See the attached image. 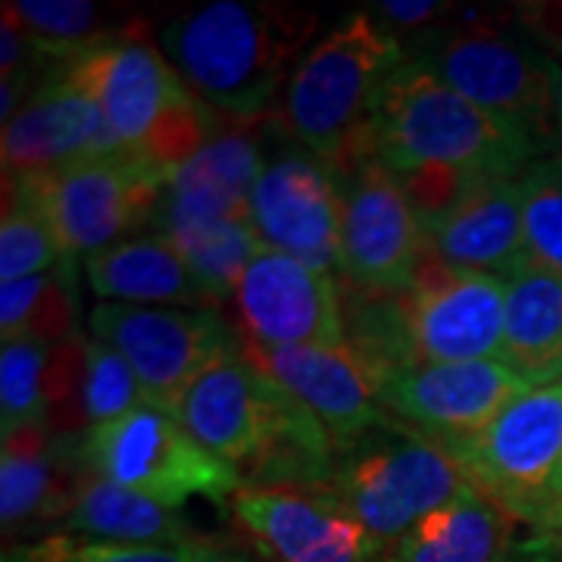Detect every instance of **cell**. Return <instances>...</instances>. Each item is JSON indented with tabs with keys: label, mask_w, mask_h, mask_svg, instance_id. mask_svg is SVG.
Returning <instances> with one entry per match:
<instances>
[{
	"label": "cell",
	"mask_w": 562,
	"mask_h": 562,
	"mask_svg": "<svg viewBox=\"0 0 562 562\" xmlns=\"http://www.w3.org/2000/svg\"><path fill=\"white\" fill-rule=\"evenodd\" d=\"M435 257L497 279L528 266L522 181L491 176L479 181L450 213L425 228Z\"/></svg>",
	"instance_id": "20"
},
{
	"label": "cell",
	"mask_w": 562,
	"mask_h": 562,
	"mask_svg": "<svg viewBox=\"0 0 562 562\" xmlns=\"http://www.w3.org/2000/svg\"><path fill=\"white\" fill-rule=\"evenodd\" d=\"M241 357L281 384L325 425L335 450L382 428L387 416L379 384L360 353L341 347H257L241 341Z\"/></svg>",
	"instance_id": "17"
},
{
	"label": "cell",
	"mask_w": 562,
	"mask_h": 562,
	"mask_svg": "<svg viewBox=\"0 0 562 562\" xmlns=\"http://www.w3.org/2000/svg\"><path fill=\"white\" fill-rule=\"evenodd\" d=\"M441 447L501 506L541 509L562 462V382L528 387L482 435Z\"/></svg>",
	"instance_id": "12"
},
{
	"label": "cell",
	"mask_w": 562,
	"mask_h": 562,
	"mask_svg": "<svg viewBox=\"0 0 562 562\" xmlns=\"http://www.w3.org/2000/svg\"><path fill=\"white\" fill-rule=\"evenodd\" d=\"M387 416L438 443L469 441L531 384L503 360L409 362L375 375Z\"/></svg>",
	"instance_id": "13"
},
{
	"label": "cell",
	"mask_w": 562,
	"mask_h": 562,
	"mask_svg": "<svg viewBox=\"0 0 562 562\" xmlns=\"http://www.w3.org/2000/svg\"><path fill=\"white\" fill-rule=\"evenodd\" d=\"M241 341L257 347H341L344 303L331 272L260 247L235 284Z\"/></svg>",
	"instance_id": "15"
},
{
	"label": "cell",
	"mask_w": 562,
	"mask_h": 562,
	"mask_svg": "<svg viewBox=\"0 0 562 562\" xmlns=\"http://www.w3.org/2000/svg\"><path fill=\"white\" fill-rule=\"evenodd\" d=\"M541 150V140L519 122L462 98L409 57L382 88L372 120V154L397 176L441 166L519 179Z\"/></svg>",
	"instance_id": "3"
},
{
	"label": "cell",
	"mask_w": 562,
	"mask_h": 562,
	"mask_svg": "<svg viewBox=\"0 0 562 562\" xmlns=\"http://www.w3.org/2000/svg\"><path fill=\"white\" fill-rule=\"evenodd\" d=\"M403 63L406 50L397 32H387L369 10L344 16L291 72L281 94L284 132L344 179L375 157V106Z\"/></svg>",
	"instance_id": "2"
},
{
	"label": "cell",
	"mask_w": 562,
	"mask_h": 562,
	"mask_svg": "<svg viewBox=\"0 0 562 562\" xmlns=\"http://www.w3.org/2000/svg\"><path fill=\"white\" fill-rule=\"evenodd\" d=\"M50 281H54V272L0 281V341H25L32 335L44 297L50 291Z\"/></svg>",
	"instance_id": "33"
},
{
	"label": "cell",
	"mask_w": 562,
	"mask_h": 562,
	"mask_svg": "<svg viewBox=\"0 0 562 562\" xmlns=\"http://www.w3.org/2000/svg\"><path fill=\"white\" fill-rule=\"evenodd\" d=\"M519 181L528 262L562 276V157L531 162Z\"/></svg>",
	"instance_id": "28"
},
{
	"label": "cell",
	"mask_w": 562,
	"mask_h": 562,
	"mask_svg": "<svg viewBox=\"0 0 562 562\" xmlns=\"http://www.w3.org/2000/svg\"><path fill=\"white\" fill-rule=\"evenodd\" d=\"M382 562H391V560H382Z\"/></svg>",
	"instance_id": "39"
},
{
	"label": "cell",
	"mask_w": 562,
	"mask_h": 562,
	"mask_svg": "<svg viewBox=\"0 0 562 562\" xmlns=\"http://www.w3.org/2000/svg\"><path fill=\"white\" fill-rule=\"evenodd\" d=\"M47 360L50 347L41 341H13L0 350V425L16 431L47 422Z\"/></svg>",
	"instance_id": "29"
},
{
	"label": "cell",
	"mask_w": 562,
	"mask_h": 562,
	"mask_svg": "<svg viewBox=\"0 0 562 562\" xmlns=\"http://www.w3.org/2000/svg\"><path fill=\"white\" fill-rule=\"evenodd\" d=\"M60 531L122 547H191L198 541L179 509L91 475Z\"/></svg>",
	"instance_id": "25"
},
{
	"label": "cell",
	"mask_w": 562,
	"mask_h": 562,
	"mask_svg": "<svg viewBox=\"0 0 562 562\" xmlns=\"http://www.w3.org/2000/svg\"><path fill=\"white\" fill-rule=\"evenodd\" d=\"M397 306L413 362L503 360L506 279L425 250L406 291H397Z\"/></svg>",
	"instance_id": "11"
},
{
	"label": "cell",
	"mask_w": 562,
	"mask_h": 562,
	"mask_svg": "<svg viewBox=\"0 0 562 562\" xmlns=\"http://www.w3.org/2000/svg\"><path fill=\"white\" fill-rule=\"evenodd\" d=\"M66 250L35 210L22 203H3L0 220V281L29 279L60 269Z\"/></svg>",
	"instance_id": "30"
},
{
	"label": "cell",
	"mask_w": 562,
	"mask_h": 562,
	"mask_svg": "<svg viewBox=\"0 0 562 562\" xmlns=\"http://www.w3.org/2000/svg\"><path fill=\"white\" fill-rule=\"evenodd\" d=\"M13 16L32 44L41 69L47 76L85 57L88 50L110 41L140 35L144 25L135 13L85 0H7Z\"/></svg>",
	"instance_id": "26"
},
{
	"label": "cell",
	"mask_w": 562,
	"mask_h": 562,
	"mask_svg": "<svg viewBox=\"0 0 562 562\" xmlns=\"http://www.w3.org/2000/svg\"><path fill=\"white\" fill-rule=\"evenodd\" d=\"M88 331L120 350L147 403L169 413L206 369L241 350L238 331L216 310L201 306L98 303L88 313Z\"/></svg>",
	"instance_id": "10"
},
{
	"label": "cell",
	"mask_w": 562,
	"mask_h": 562,
	"mask_svg": "<svg viewBox=\"0 0 562 562\" xmlns=\"http://www.w3.org/2000/svg\"><path fill=\"white\" fill-rule=\"evenodd\" d=\"M465 484L469 479L460 462L441 443L391 419L335 450L331 479L319 494L341 503L375 541L394 547L428 513L453 501Z\"/></svg>",
	"instance_id": "6"
},
{
	"label": "cell",
	"mask_w": 562,
	"mask_h": 562,
	"mask_svg": "<svg viewBox=\"0 0 562 562\" xmlns=\"http://www.w3.org/2000/svg\"><path fill=\"white\" fill-rule=\"evenodd\" d=\"M3 562H191V547H122L54 531L7 547Z\"/></svg>",
	"instance_id": "31"
},
{
	"label": "cell",
	"mask_w": 562,
	"mask_h": 562,
	"mask_svg": "<svg viewBox=\"0 0 562 562\" xmlns=\"http://www.w3.org/2000/svg\"><path fill=\"white\" fill-rule=\"evenodd\" d=\"M81 438H57L44 450H3L0 457V525L20 535L41 522L66 519L91 479L79 453Z\"/></svg>",
	"instance_id": "22"
},
{
	"label": "cell",
	"mask_w": 562,
	"mask_h": 562,
	"mask_svg": "<svg viewBox=\"0 0 562 562\" xmlns=\"http://www.w3.org/2000/svg\"><path fill=\"white\" fill-rule=\"evenodd\" d=\"M503 362L531 387L562 382V276L528 262L506 279Z\"/></svg>",
	"instance_id": "23"
},
{
	"label": "cell",
	"mask_w": 562,
	"mask_h": 562,
	"mask_svg": "<svg viewBox=\"0 0 562 562\" xmlns=\"http://www.w3.org/2000/svg\"><path fill=\"white\" fill-rule=\"evenodd\" d=\"M462 98L519 122L543 147L560 138L557 81L560 63L543 54L522 29L487 22L425 32L416 57Z\"/></svg>",
	"instance_id": "8"
},
{
	"label": "cell",
	"mask_w": 562,
	"mask_h": 562,
	"mask_svg": "<svg viewBox=\"0 0 562 562\" xmlns=\"http://www.w3.org/2000/svg\"><path fill=\"white\" fill-rule=\"evenodd\" d=\"M79 453L91 475L169 509H181L194 497L232 501L244 484L238 469L194 441L169 409L150 403L81 435Z\"/></svg>",
	"instance_id": "9"
},
{
	"label": "cell",
	"mask_w": 562,
	"mask_h": 562,
	"mask_svg": "<svg viewBox=\"0 0 562 562\" xmlns=\"http://www.w3.org/2000/svg\"><path fill=\"white\" fill-rule=\"evenodd\" d=\"M341 176L306 150H284L262 162L247 201V220L262 247L322 272L341 269Z\"/></svg>",
	"instance_id": "14"
},
{
	"label": "cell",
	"mask_w": 562,
	"mask_h": 562,
	"mask_svg": "<svg viewBox=\"0 0 562 562\" xmlns=\"http://www.w3.org/2000/svg\"><path fill=\"white\" fill-rule=\"evenodd\" d=\"M513 22L528 38L562 63V0H528L513 7Z\"/></svg>",
	"instance_id": "34"
},
{
	"label": "cell",
	"mask_w": 562,
	"mask_h": 562,
	"mask_svg": "<svg viewBox=\"0 0 562 562\" xmlns=\"http://www.w3.org/2000/svg\"><path fill=\"white\" fill-rule=\"evenodd\" d=\"M79 401L81 416H85L88 431H91V428L110 425V422L147 406V394L140 387L135 369L125 362L120 350H113L110 344L88 338L85 366H81Z\"/></svg>",
	"instance_id": "27"
},
{
	"label": "cell",
	"mask_w": 562,
	"mask_h": 562,
	"mask_svg": "<svg viewBox=\"0 0 562 562\" xmlns=\"http://www.w3.org/2000/svg\"><path fill=\"white\" fill-rule=\"evenodd\" d=\"M316 32L319 16L297 3L210 0L176 13L157 44L198 101L250 125L284 94Z\"/></svg>",
	"instance_id": "1"
},
{
	"label": "cell",
	"mask_w": 562,
	"mask_h": 562,
	"mask_svg": "<svg viewBox=\"0 0 562 562\" xmlns=\"http://www.w3.org/2000/svg\"><path fill=\"white\" fill-rule=\"evenodd\" d=\"M506 509L469 482L391 547V562H506Z\"/></svg>",
	"instance_id": "24"
},
{
	"label": "cell",
	"mask_w": 562,
	"mask_h": 562,
	"mask_svg": "<svg viewBox=\"0 0 562 562\" xmlns=\"http://www.w3.org/2000/svg\"><path fill=\"white\" fill-rule=\"evenodd\" d=\"M394 176H397V172H394ZM397 179H401L403 191H406V198L413 203V210L419 213L422 228H428L431 222L441 220L443 213H450V210H453L479 181L491 179V176L465 172V169L425 166V169L401 172Z\"/></svg>",
	"instance_id": "32"
},
{
	"label": "cell",
	"mask_w": 562,
	"mask_h": 562,
	"mask_svg": "<svg viewBox=\"0 0 562 562\" xmlns=\"http://www.w3.org/2000/svg\"><path fill=\"white\" fill-rule=\"evenodd\" d=\"M262 162L260 140L250 132H222L166 184L150 220L184 254L216 303L232 301L247 262L262 247L247 220L250 188Z\"/></svg>",
	"instance_id": "5"
},
{
	"label": "cell",
	"mask_w": 562,
	"mask_h": 562,
	"mask_svg": "<svg viewBox=\"0 0 562 562\" xmlns=\"http://www.w3.org/2000/svg\"><path fill=\"white\" fill-rule=\"evenodd\" d=\"M101 106L63 72L41 81L20 113L3 125V176H35L69 162L116 154Z\"/></svg>",
	"instance_id": "19"
},
{
	"label": "cell",
	"mask_w": 562,
	"mask_h": 562,
	"mask_svg": "<svg viewBox=\"0 0 562 562\" xmlns=\"http://www.w3.org/2000/svg\"><path fill=\"white\" fill-rule=\"evenodd\" d=\"M166 184L150 162L116 150L22 179L3 176V203L35 210L69 260H88L150 225Z\"/></svg>",
	"instance_id": "7"
},
{
	"label": "cell",
	"mask_w": 562,
	"mask_h": 562,
	"mask_svg": "<svg viewBox=\"0 0 562 562\" xmlns=\"http://www.w3.org/2000/svg\"><path fill=\"white\" fill-rule=\"evenodd\" d=\"M85 276L98 303L201 310H213L216 303L184 254L160 232H138L91 254Z\"/></svg>",
	"instance_id": "21"
},
{
	"label": "cell",
	"mask_w": 562,
	"mask_h": 562,
	"mask_svg": "<svg viewBox=\"0 0 562 562\" xmlns=\"http://www.w3.org/2000/svg\"><path fill=\"white\" fill-rule=\"evenodd\" d=\"M447 10H457L453 3H438V0H382L375 7H369V13L382 22L384 29L394 25L403 32L422 29L428 22H438L447 16Z\"/></svg>",
	"instance_id": "35"
},
{
	"label": "cell",
	"mask_w": 562,
	"mask_h": 562,
	"mask_svg": "<svg viewBox=\"0 0 562 562\" xmlns=\"http://www.w3.org/2000/svg\"><path fill=\"white\" fill-rule=\"evenodd\" d=\"M191 562H244L238 560L235 553L222 550V547H213L206 541H194L191 543Z\"/></svg>",
	"instance_id": "36"
},
{
	"label": "cell",
	"mask_w": 562,
	"mask_h": 562,
	"mask_svg": "<svg viewBox=\"0 0 562 562\" xmlns=\"http://www.w3.org/2000/svg\"><path fill=\"white\" fill-rule=\"evenodd\" d=\"M550 494H553V501H562V462H560V469H557V475H553Z\"/></svg>",
	"instance_id": "38"
},
{
	"label": "cell",
	"mask_w": 562,
	"mask_h": 562,
	"mask_svg": "<svg viewBox=\"0 0 562 562\" xmlns=\"http://www.w3.org/2000/svg\"><path fill=\"white\" fill-rule=\"evenodd\" d=\"M232 513L279 562H382L384 543L325 494L241 484Z\"/></svg>",
	"instance_id": "18"
},
{
	"label": "cell",
	"mask_w": 562,
	"mask_h": 562,
	"mask_svg": "<svg viewBox=\"0 0 562 562\" xmlns=\"http://www.w3.org/2000/svg\"><path fill=\"white\" fill-rule=\"evenodd\" d=\"M557 125H560V140H562V63H560V81H557Z\"/></svg>",
	"instance_id": "37"
},
{
	"label": "cell",
	"mask_w": 562,
	"mask_h": 562,
	"mask_svg": "<svg viewBox=\"0 0 562 562\" xmlns=\"http://www.w3.org/2000/svg\"><path fill=\"white\" fill-rule=\"evenodd\" d=\"M341 181V272L366 291H406L428 241L401 179L369 157Z\"/></svg>",
	"instance_id": "16"
},
{
	"label": "cell",
	"mask_w": 562,
	"mask_h": 562,
	"mask_svg": "<svg viewBox=\"0 0 562 562\" xmlns=\"http://www.w3.org/2000/svg\"><path fill=\"white\" fill-rule=\"evenodd\" d=\"M60 72L94 98L120 150L150 162L166 181L216 138V113L144 32L101 44Z\"/></svg>",
	"instance_id": "4"
}]
</instances>
